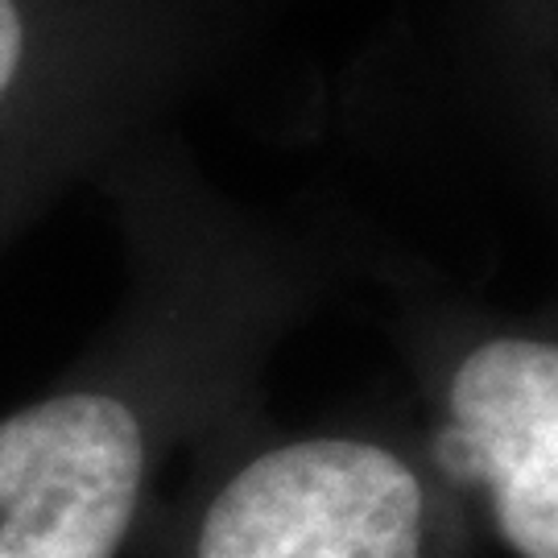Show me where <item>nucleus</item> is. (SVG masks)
<instances>
[{
    "instance_id": "nucleus-2",
    "label": "nucleus",
    "mask_w": 558,
    "mask_h": 558,
    "mask_svg": "<svg viewBox=\"0 0 558 558\" xmlns=\"http://www.w3.org/2000/svg\"><path fill=\"white\" fill-rule=\"evenodd\" d=\"M179 54V0H0V257L133 149Z\"/></svg>"
},
{
    "instance_id": "nucleus-1",
    "label": "nucleus",
    "mask_w": 558,
    "mask_h": 558,
    "mask_svg": "<svg viewBox=\"0 0 558 558\" xmlns=\"http://www.w3.org/2000/svg\"><path fill=\"white\" fill-rule=\"evenodd\" d=\"M96 191L129 244V286L80 356L0 414V558L129 555L207 398L199 290L154 158L124 149Z\"/></svg>"
},
{
    "instance_id": "nucleus-4",
    "label": "nucleus",
    "mask_w": 558,
    "mask_h": 558,
    "mask_svg": "<svg viewBox=\"0 0 558 558\" xmlns=\"http://www.w3.org/2000/svg\"><path fill=\"white\" fill-rule=\"evenodd\" d=\"M447 405L439 463L488 484L500 538L521 558H558V343H480L456 368Z\"/></svg>"
},
{
    "instance_id": "nucleus-3",
    "label": "nucleus",
    "mask_w": 558,
    "mask_h": 558,
    "mask_svg": "<svg viewBox=\"0 0 558 558\" xmlns=\"http://www.w3.org/2000/svg\"><path fill=\"white\" fill-rule=\"evenodd\" d=\"M418 472L360 435H302L236 459L195 505L149 500L137 558H422Z\"/></svg>"
}]
</instances>
